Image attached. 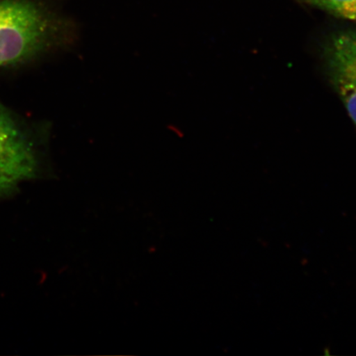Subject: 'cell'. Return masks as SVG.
<instances>
[{
    "label": "cell",
    "instance_id": "1",
    "mask_svg": "<svg viewBox=\"0 0 356 356\" xmlns=\"http://www.w3.org/2000/svg\"><path fill=\"white\" fill-rule=\"evenodd\" d=\"M65 26L30 0H0V69L29 65L67 43Z\"/></svg>",
    "mask_w": 356,
    "mask_h": 356
},
{
    "label": "cell",
    "instance_id": "2",
    "mask_svg": "<svg viewBox=\"0 0 356 356\" xmlns=\"http://www.w3.org/2000/svg\"><path fill=\"white\" fill-rule=\"evenodd\" d=\"M38 171V150L33 138L0 102V172L19 184L33 179Z\"/></svg>",
    "mask_w": 356,
    "mask_h": 356
},
{
    "label": "cell",
    "instance_id": "3",
    "mask_svg": "<svg viewBox=\"0 0 356 356\" xmlns=\"http://www.w3.org/2000/svg\"><path fill=\"white\" fill-rule=\"evenodd\" d=\"M328 70L346 75L356 83V32L334 35L325 50Z\"/></svg>",
    "mask_w": 356,
    "mask_h": 356
},
{
    "label": "cell",
    "instance_id": "4",
    "mask_svg": "<svg viewBox=\"0 0 356 356\" xmlns=\"http://www.w3.org/2000/svg\"><path fill=\"white\" fill-rule=\"evenodd\" d=\"M331 81L356 126V83L336 70H328Z\"/></svg>",
    "mask_w": 356,
    "mask_h": 356
},
{
    "label": "cell",
    "instance_id": "5",
    "mask_svg": "<svg viewBox=\"0 0 356 356\" xmlns=\"http://www.w3.org/2000/svg\"><path fill=\"white\" fill-rule=\"evenodd\" d=\"M332 15L356 22V0H302Z\"/></svg>",
    "mask_w": 356,
    "mask_h": 356
},
{
    "label": "cell",
    "instance_id": "6",
    "mask_svg": "<svg viewBox=\"0 0 356 356\" xmlns=\"http://www.w3.org/2000/svg\"><path fill=\"white\" fill-rule=\"evenodd\" d=\"M17 184L19 182L0 172V197L11 193L15 191Z\"/></svg>",
    "mask_w": 356,
    "mask_h": 356
}]
</instances>
